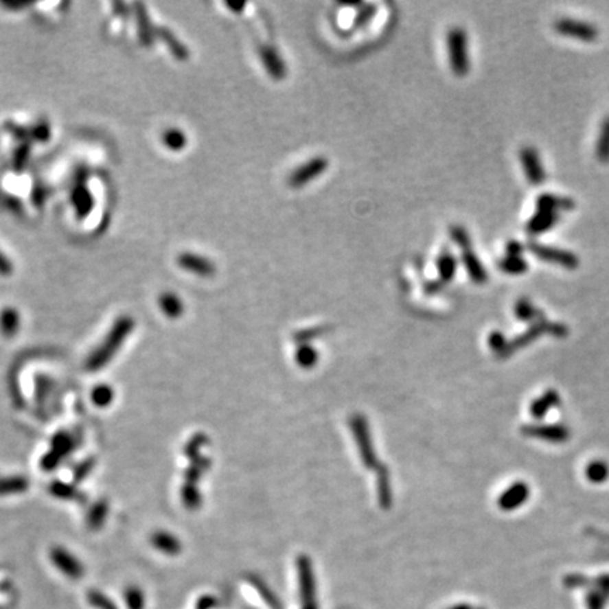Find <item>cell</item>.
Returning a JSON list of instances; mask_svg holds the SVG:
<instances>
[{
	"mask_svg": "<svg viewBox=\"0 0 609 609\" xmlns=\"http://www.w3.org/2000/svg\"><path fill=\"white\" fill-rule=\"evenodd\" d=\"M135 328V321L130 316H122L112 326L111 332L106 334L104 340L95 349V352L87 360L88 371H97V369L108 365L111 360L116 356L122 344L126 341L127 336Z\"/></svg>",
	"mask_w": 609,
	"mask_h": 609,
	"instance_id": "cell-1",
	"label": "cell"
},
{
	"mask_svg": "<svg viewBox=\"0 0 609 609\" xmlns=\"http://www.w3.org/2000/svg\"><path fill=\"white\" fill-rule=\"evenodd\" d=\"M447 51L452 71L457 76H466L470 71L468 41L463 29H452L447 34Z\"/></svg>",
	"mask_w": 609,
	"mask_h": 609,
	"instance_id": "cell-2",
	"label": "cell"
},
{
	"mask_svg": "<svg viewBox=\"0 0 609 609\" xmlns=\"http://www.w3.org/2000/svg\"><path fill=\"white\" fill-rule=\"evenodd\" d=\"M350 428H352L357 448H358L360 457L363 460V464L367 468H377L380 464L377 460L374 444L371 440V435H369V428H368V423H367L365 417L361 415H353L350 419Z\"/></svg>",
	"mask_w": 609,
	"mask_h": 609,
	"instance_id": "cell-3",
	"label": "cell"
},
{
	"mask_svg": "<svg viewBox=\"0 0 609 609\" xmlns=\"http://www.w3.org/2000/svg\"><path fill=\"white\" fill-rule=\"evenodd\" d=\"M527 249L531 250L542 261L558 264V266L566 267L568 270L577 268L578 264H579L578 257L570 251H566V250L549 247V246H543V244H538V243H529Z\"/></svg>",
	"mask_w": 609,
	"mask_h": 609,
	"instance_id": "cell-4",
	"label": "cell"
},
{
	"mask_svg": "<svg viewBox=\"0 0 609 609\" xmlns=\"http://www.w3.org/2000/svg\"><path fill=\"white\" fill-rule=\"evenodd\" d=\"M329 167V161L325 157H314L306 164L297 168L288 178L289 187L302 188L308 185L312 179L321 176Z\"/></svg>",
	"mask_w": 609,
	"mask_h": 609,
	"instance_id": "cell-5",
	"label": "cell"
},
{
	"mask_svg": "<svg viewBox=\"0 0 609 609\" xmlns=\"http://www.w3.org/2000/svg\"><path fill=\"white\" fill-rule=\"evenodd\" d=\"M554 29L562 36L571 37L579 41L590 43L595 41L598 37V30L594 27V25L573 19H559L554 23Z\"/></svg>",
	"mask_w": 609,
	"mask_h": 609,
	"instance_id": "cell-6",
	"label": "cell"
},
{
	"mask_svg": "<svg viewBox=\"0 0 609 609\" xmlns=\"http://www.w3.org/2000/svg\"><path fill=\"white\" fill-rule=\"evenodd\" d=\"M522 433L549 443H566L571 436L568 428L563 425H526L522 428Z\"/></svg>",
	"mask_w": 609,
	"mask_h": 609,
	"instance_id": "cell-7",
	"label": "cell"
},
{
	"mask_svg": "<svg viewBox=\"0 0 609 609\" xmlns=\"http://www.w3.org/2000/svg\"><path fill=\"white\" fill-rule=\"evenodd\" d=\"M51 562L62 574L72 579L81 578L84 574L82 563L64 547H54L51 550Z\"/></svg>",
	"mask_w": 609,
	"mask_h": 609,
	"instance_id": "cell-8",
	"label": "cell"
},
{
	"mask_svg": "<svg viewBox=\"0 0 609 609\" xmlns=\"http://www.w3.org/2000/svg\"><path fill=\"white\" fill-rule=\"evenodd\" d=\"M298 574H299V587L301 595L305 602L303 609H316L314 605V578L312 571L310 560L305 555L298 559Z\"/></svg>",
	"mask_w": 609,
	"mask_h": 609,
	"instance_id": "cell-9",
	"label": "cell"
},
{
	"mask_svg": "<svg viewBox=\"0 0 609 609\" xmlns=\"http://www.w3.org/2000/svg\"><path fill=\"white\" fill-rule=\"evenodd\" d=\"M520 161L529 182L532 185H542L544 182V170L535 148L523 147L520 150Z\"/></svg>",
	"mask_w": 609,
	"mask_h": 609,
	"instance_id": "cell-10",
	"label": "cell"
},
{
	"mask_svg": "<svg viewBox=\"0 0 609 609\" xmlns=\"http://www.w3.org/2000/svg\"><path fill=\"white\" fill-rule=\"evenodd\" d=\"M531 490H529L527 484L523 481L514 483L509 488H507L501 494L498 499V505L502 511H515L519 507H522L529 498Z\"/></svg>",
	"mask_w": 609,
	"mask_h": 609,
	"instance_id": "cell-11",
	"label": "cell"
},
{
	"mask_svg": "<svg viewBox=\"0 0 609 609\" xmlns=\"http://www.w3.org/2000/svg\"><path fill=\"white\" fill-rule=\"evenodd\" d=\"M549 332H550V323L546 322L544 319H540V321L532 323V326L529 328L523 334L518 336L516 338H514L512 341H509V343L507 344V347H505L504 353H502L499 357H509V356H511L512 353H515L516 350H519V349H522V347H526L527 344L533 343L540 334H543V333H549Z\"/></svg>",
	"mask_w": 609,
	"mask_h": 609,
	"instance_id": "cell-12",
	"label": "cell"
},
{
	"mask_svg": "<svg viewBox=\"0 0 609 609\" xmlns=\"http://www.w3.org/2000/svg\"><path fill=\"white\" fill-rule=\"evenodd\" d=\"M178 266L182 267L183 270H187L189 273H194L199 277H211L215 274V266L211 264L207 258L198 255V254H192V253H183L179 254L178 258Z\"/></svg>",
	"mask_w": 609,
	"mask_h": 609,
	"instance_id": "cell-13",
	"label": "cell"
},
{
	"mask_svg": "<svg viewBox=\"0 0 609 609\" xmlns=\"http://www.w3.org/2000/svg\"><path fill=\"white\" fill-rule=\"evenodd\" d=\"M260 57L267 72L275 79V81H281V79L286 76V65L273 47L262 45L260 48Z\"/></svg>",
	"mask_w": 609,
	"mask_h": 609,
	"instance_id": "cell-14",
	"label": "cell"
},
{
	"mask_svg": "<svg viewBox=\"0 0 609 609\" xmlns=\"http://www.w3.org/2000/svg\"><path fill=\"white\" fill-rule=\"evenodd\" d=\"M558 222H559V215L555 214V211L538 210L536 214L533 215V218L527 222L526 230L533 235L542 234V233L550 230L551 227H554Z\"/></svg>",
	"mask_w": 609,
	"mask_h": 609,
	"instance_id": "cell-15",
	"label": "cell"
},
{
	"mask_svg": "<svg viewBox=\"0 0 609 609\" xmlns=\"http://www.w3.org/2000/svg\"><path fill=\"white\" fill-rule=\"evenodd\" d=\"M461 260L464 267L470 275V278L479 285H483L487 282L488 279V274L487 270L484 268V266L481 264L480 258L476 257V254L472 250H466L461 254Z\"/></svg>",
	"mask_w": 609,
	"mask_h": 609,
	"instance_id": "cell-16",
	"label": "cell"
},
{
	"mask_svg": "<svg viewBox=\"0 0 609 609\" xmlns=\"http://www.w3.org/2000/svg\"><path fill=\"white\" fill-rule=\"evenodd\" d=\"M562 402L560 395L555 389H547L542 396L536 398L531 405V413L536 419H542L551 409L559 406Z\"/></svg>",
	"mask_w": 609,
	"mask_h": 609,
	"instance_id": "cell-17",
	"label": "cell"
},
{
	"mask_svg": "<svg viewBox=\"0 0 609 609\" xmlns=\"http://www.w3.org/2000/svg\"><path fill=\"white\" fill-rule=\"evenodd\" d=\"M151 543L157 550H160L167 555H176L182 550L181 542L172 533L164 531L155 532L151 538Z\"/></svg>",
	"mask_w": 609,
	"mask_h": 609,
	"instance_id": "cell-18",
	"label": "cell"
},
{
	"mask_svg": "<svg viewBox=\"0 0 609 609\" xmlns=\"http://www.w3.org/2000/svg\"><path fill=\"white\" fill-rule=\"evenodd\" d=\"M538 210H547V211H555L559 210H571L575 207V203L570 198H562L555 196L551 194H543L536 200Z\"/></svg>",
	"mask_w": 609,
	"mask_h": 609,
	"instance_id": "cell-19",
	"label": "cell"
},
{
	"mask_svg": "<svg viewBox=\"0 0 609 609\" xmlns=\"http://www.w3.org/2000/svg\"><path fill=\"white\" fill-rule=\"evenodd\" d=\"M136 9V16H137V21H139V37L140 41L144 47H151L154 43V30L152 25L148 17V13L144 8L143 3H136L135 5Z\"/></svg>",
	"mask_w": 609,
	"mask_h": 609,
	"instance_id": "cell-20",
	"label": "cell"
},
{
	"mask_svg": "<svg viewBox=\"0 0 609 609\" xmlns=\"http://www.w3.org/2000/svg\"><path fill=\"white\" fill-rule=\"evenodd\" d=\"M157 34L160 37L167 47L170 48V51L172 52V56L178 60V61H187L189 58V51L188 48L185 47L175 36L172 32H170L165 27H158L157 29Z\"/></svg>",
	"mask_w": 609,
	"mask_h": 609,
	"instance_id": "cell-21",
	"label": "cell"
},
{
	"mask_svg": "<svg viewBox=\"0 0 609 609\" xmlns=\"http://www.w3.org/2000/svg\"><path fill=\"white\" fill-rule=\"evenodd\" d=\"M377 471H378V476H377L378 501H380V505L384 509H388L392 504V490H391V481H389V472L385 466H378Z\"/></svg>",
	"mask_w": 609,
	"mask_h": 609,
	"instance_id": "cell-22",
	"label": "cell"
},
{
	"mask_svg": "<svg viewBox=\"0 0 609 609\" xmlns=\"http://www.w3.org/2000/svg\"><path fill=\"white\" fill-rule=\"evenodd\" d=\"M72 203L76 209L78 216L85 218L93 207V198L84 185H79L72 192Z\"/></svg>",
	"mask_w": 609,
	"mask_h": 609,
	"instance_id": "cell-23",
	"label": "cell"
},
{
	"mask_svg": "<svg viewBox=\"0 0 609 609\" xmlns=\"http://www.w3.org/2000/svg\"><path fill=\"white\" fill-rule=\"evenodd\" d=\"M437 271H439V279L444 284L452 281L457 271V261L453 254L448 251H443L437 258Z\"/></svg>",
	"mask_w": 609,
	"mask_h": 609,
	"instance_id": "cell-24",
	"label": "cell"
},
{
	"mask_svg": "<svg viewBox=\"0 0 609 609\" xmlns=\"http://www.w3.org/2000/svg\"><path fill=\"white\" fill-rule=\"evenodd\" d=\"M515 314L519 321L522 322H531L535 323L540 319H544L543 313L538 310L527 299H519L515 305Z\"/></svg>",
	"mask_w": 609,
	"mask_h": 609,
	"instance_id": "cell-25",
	"label": "cell"
},
{
	"mask_svg": "<svg viewBox=\"0 0 609 609\" xmlns=\"http://www.w3.org/2000/svg\"><path fill=\"white\" fill-rule=\"evenodd\" d=\"M160 308L171 319H176L183 313L182 301L172 292H164L160 297Z\"/></svg>",
	"mask_w": 609,
	"mask_h": 609,
	"instance_id": "cell-26",
	"label": "cell"
},
{
	"mask_svg": "<svg viewBox=\"0 0 609 609\" xmlns=\"http://www.w3.org/2000/svg\"><path fill=\"white\" fill-rule=\"evenodd\" d=\"M586 476L594 484H602L609 479V466L604 460H594L586 467Z\"/></svg>",
	"mask_w": 609,
	"mask_h": 609,
	"instance_id": "cell-27",
	"label": "cell"
},
{
	"mask_svg": "<svg viewBox=\"0 0 609 609\" xmlns=\"http://www.w3.org/2000/svg\"><path fill=\"white\" fill-rule=\"evenodd\" d=\"M20 326V317L16 309L8 308L0 314V329L5 336H13L17 333Z\"/></svg>",
	"mask_w": 609,
	"mask_h": 609,
	"instance_id": "cell-28",
	"label": "cell"
},
{
	"mask_svg": "<svg viewBox=\"0 0 609 609\" xmlns=\"http://www.w3.org/2000/svg\"><path fill=\"white\" fill-rule=\"evenodd\" d=\"M499 268L509 275H522L527 271V262L522 257H504L499 261Z\"/></svg>",
	"mask_w": 609,
	"mask_h": 609,
	"instance_id": "cell-29",
	"label": "cell"
},
{
	"mask_svg": "<svg viewBox=\"0 0 609 609\" xmlns=\"http://www.w3.org/2000/svg\"><path fill=\"white\" fill-rule=\"evenodd\" d=\"M597 158L602 164L609 163V117L605 119L601 127L599 139L597 143Z\"/></svg>",
	"mask_w": 609,
	"mask_h": 609,
	"instance_id": "cell-30",
	"label": "cell"
},
{
	"mask_svg": "<svg viewBox=\"0 0 609 609\" xmlns=\"http://www.w3.org/2000/svg\"><path fill=\"white\" fill-rule=\"evenodd\" d=\"M108 511H109V507H108V504H106L104 501L96 502V504L88 512V516H87L88 526L91 529H93V531H95V529H99L104 523V519H106V515H108Z\"/></svg>",
	"mask_w": 609,
	"mask_h": 609,
	"instance_id": "cell-31",
	"label": "cell"
},
{
	"mask_svg": "<svg viewBox=\"0 0 609 609\" xmlns=\"http://www.w3.org/2000/svg\"><path fill=\"white\" fill-rule=\"evenodd\" d=\"M29 488V481L24 476H9L0 480V494H17Z\"/></svg>",
	"mask_w": 609,
	"mask_h": 609,
	"instance_id": "cell-32",
	"label": "cell"
},
{
	"mask_svg": "<svg viewBox=\"0 0 609 609\" xmlns=\"http://www.w3.org/2000/svg\"><path fill=\"white\" fill-rule=\"evenodd\" d=\"M163 141L170 150L179 151L185 146H187V136H185L183 131H181L178 128H170V130L164 131Z\"/></svg>",
	"mask_w": 609,
	"mask_h": 609,
	"instance_id": "cell-33",
	"label": "cell"
},
{
	"mask_svg": "<svg viewBox=\"0 0 609 609\" xmlns=\"http://www.w3.org/2000/svg\"><path fill=\"white\" fill-rule=\"evenodd\" d=\"M115 400V391L106 384L97 385L92 392V401L99 408H106Z\"/></svg>",
	"mask_w": 609,
	"mask_h": 609,
	"instance_id": "cell-34",
	"label": "cell"
},
{
	"mask_svg": "<svg viewBox=\"0 0 609 609\" xmlns=\"http://www.w3.org/2000/svg\"><path fill=\"white\" fill-rule=\"evenodd\" d=\"M295 358L302 368H312L317 363V352L305 343L299 346Z\"/></svg>",
	"mask_w": 609,
	"mask_h": 609,
	"instance_id": "cell-35",
	"label": "cell"
},
{
	"mask_svg": "<svg viewBox=\"0 0 609 609\" xmlns=\"http://www.w3.org/2000/svg\"><path fill=\"white\" fill-rule=\"evenodd\" d=\"M450 237H452V240H453L460 249H463V251H466V250H471L472 243H471L470 234H468V231H467L463 226L455 225V226L450 227Z\"/></svg>",
	"mask_w": 609,
	"mask_h": 609,
	"instance_id": "cell-36",
	"label": "cell"
},
{
	"mask_svg": "<svg viewBox=\"0 0 609 609\" xmlns=\"http://www.w3.org/2000/svg\"><path fill=\"white\" fill-rule=\"evenodd\" d=\"M182 501L188 509H198L202 504V496L196 490V485H187L182 488Z\"/></svg>",
	"mask_w": 609,
	"mask_h": 609,
	"instance_id": "cell-37",
	"label": "cell"
},
{
	"mask_svg": "<svg viewBox=\"0 0 609 609\" xmlns=\"http://www.w3.org/2000/svg\"><path fill=\"white\" fill-rule=\"evenodd\" d=\"M73 447L72 437L68 433H58L52 441V452H56L60 457L69 455Z\"/></svg>",
	"mask_w": 609,
	"mask_h": 609,
	"instance_id": "cell-38",
	"label": "cell"
},
{
	"mask_svg": "<svg viewBox=\"0 0 609 609\" xmlns=\"http://www.w3.org/2000/svg\"><path fill=\"white\" fill-rule=\"evenodd\" d=\"M126 602L128 609H143L144 608L143 593L136 587L128 588L126 591Z\"/></svg>",
	"mask_w": 609,
	"mask_h": 609,
	"instance_id": "cell-39",
	"label": "cell"
},
{
	"mask_svg": "<svg viewBox=\"0 0 609 609\" xmlns=\"http://www.w3.org/2000/svg\"><path fill=\"white\" fill-rule=\"evenodd\" d=\"M29 154H30V144L29 143H23L16 151H14V158H13V165L16 171H21L29 160Z\"/></svg>",
	"mask_w": 609,
	"mask_h": 609,
	"instance_id": "cell-40",
	"label": "cell"
},
{
	"mask_svg": "<svg viewBox=\"0 0 609 609\" xmlns=\"http://www.w3.org/2000/svg\"><path fill=\"white\" fill-rule=\"evenodd\" d=\"M5 128L9 131L12 136H14L16 139L21 140L23 143H27V140H32V130L27 128V127H23V126H19L16 123L8 122L5 124Z\"/></svg>",
	"mask_w": 609,
	"mask_h": 609,
	"instance_id": "cell-41",
	"label": "cell"
},
{
	"mask_svg": "<svg viewBox=\"0 0 609 609\" xmlns=\"http://www.w3.org/2000/svg\"><path fill=\"white\" fill-rule=\"evenodd\" d=\"M51 492L54 494L58 498H64V499H73L78 498V491L68 484H62V483H54L51 485Z\"/></svg>",
	"mask_w": 609,
	"mask_h": 609,
	"instance_id": "cell-42",
	"label": "cell"
},
{
	"mask_svg": "<svg viewBox=\"0 0 609 609\" xmlns=\"http://www.w3.org/2000/svg\"><path fill=\"white\" fill-rule=\"evenodd\" d=\"M30 130H32V140L38 141V143H44V141L49 140L51 128L47 122H40L34 127H32Z\"/></svg>",
	"mask_w": 609,
	"mask_h": 609,
	"instance_id": "cell-43",
	"label": "cell"
},
{
	"mask_svg": "<svg viewBox=\"0 0 609 609\" xmlns=\"http://www.w3.org/2000/svg\"><path fill=\"white\" fill-rule=\"evenodd\" d=\"M488 343H490V347H491L498 356H501L502 353H504V350H505V347H507V344H508L505 336L502 334L501 332H492V333L490 334V340H488Z\"/></svg>",
	"mask_w": 609,
	"mask_h": 609,
	"instance_id": "cell-44",
	"label": "cell"
},
{
	"mask_svg": "<svg viewBox=\"0 0 609 609\" xmlns=\"http://www.w3.org/2000/svg\"><path fill=\"white\" fill-rule=\"evenodd\" d=\"M376 6L374 5H364L363 9L357 13L356 19H354V25L356 27H363L369 20L373 19V16L376 14Z\"/></svg>",
	"mask_w": 609,
	"mask_h": 609,
	"instance_id": "cell-45",
	"label": "cell"
},
{
	"mask_svg": "<svg viewBox=\"0 0 609 609\" xmlns=\"http://www.w3.org/2000/svg\"><path fill=\"white\" fill-rule=\"evenodd\" d=\"M326 330H328L326 328H314V329L302 330V332H298V333L295 334V338H297L298 341H301L302 344H305V341H308V340H310V338H313V337H317V336L323 334Z\"/></svg>",
	"mask_w": 609,
	"mask_h": 609,
	"instance_id": "cell-46",
	"label": "cell"
},
{
	"mask_svg": "<svg viewBox=\"0 0 609 609\" xmlns=\"http://www.w3.org/2000/svg\"><path fill=\"white\" fill-rule=\"evenodd\" d=\"M12 273H13V264L2 251H0V275L8 277Z\"/></svg>",
	"mask_w": 609,
	"mask_h": 609,
	"instance_id": "cell-47",
	"label": "cell"
},
{
	"mask_svg": "<svg viewBox=\"0 0 609 609\" xmlns=\"http://www.w3.org/2000/svg\"><path fill=\"white\" fill-rule=\"evenodd\" d=\"M92 467H93V461L92 460H87L85 463H82L75 471V479L79 480V481L84 480L85 476L88 475V472L92 470Z\"/></svg>",
	"mask_w": 609,
	"mask_h": 609,
	"instance_id": "cell-48",
	"label": "cell"
},
{
	"mask_svg": "<svg viewBox=\"0 0 609 609\" xmlns=\"http://www.w3.org/2000/svg\"><path fill=\"white\" fill-rule=\"evenodd\" d=\"M523 246L519 243V242H515V240H511L508 244H507V255L508 257H520V254L523 253Z\"/></svg>",
	"mask_w": 609,
	"mask_h": 609,
	"instance_id": "cell-49",
	"label": "cell"
},
{
	"mask_svg": "<svg viewBox=\"0 0 609 609\" xmlns=\"http://www.w3.org/2000/svg\"><path fill=\"white\" fill-rule=\"evenodd\" d=\"M443 285H444V282H441L440 279H437V281H432V282H428V284H425V290H426V294H429V295H433V294H437V292H440V290L443 289Z\"/></svg>",
	"mask_w": 609,
	"mask_h": 609,
	"instance_id": "cell-50",
	"label": "cell"
},
{
	"mask_svg": "<svg viewBox=\"0 0 609 609\" xmlns=\"http://www.w3.org/2000/svg\"><path fill=\"white\" fill-rule=\"evenodd\" d=\"M32 2H2V6L8 8V9H20V8H25L30 6Z\"/></svg>",
	"mask_w": 609,
	"mask_h": 609,
	"instance_id": "cell-51",
	"label": "cell"
},
{
	"mask_svg": "<svg viewBox=\"0 0 609 609\" xmlns=\"http://www.w3.org/2000/svg\"><path fill=\"white\" fill-rule=\"evenodd\" d=\"M227 6H229L230 9H233L234 13H242V10L244 9L246 3H231V2H227Z\"/></svg>",
	"mask_w": 609,
	"mask_h": 609,
	"instance_id": "cell-52",
	"label": "cell"
},
{
	"mask_svg": "<svg viewBox=\"0 0 609 609\" xmlns=\"http://www.w3.org/2000/svg\"><path fill=\"white\" fill-rule=\"evenodd\" d=\"M452 609H470V606H467V605H457V606H455Z\"/></svg>",
	"mask_w": 609,
	"mask_h": 609,
	"instance_id": "cell-53",
	"label": "cell"
}]
</instances>
